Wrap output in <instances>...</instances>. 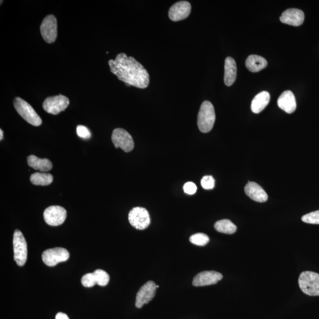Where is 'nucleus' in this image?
<instances>
[{"instance_id": "obj_1", "label": "nucleus", "mask_w": 319, "mask_h": 319, "mask_svg": "<svg viewBox=\"0 0 319 319\" xmlns=\"http://www.w3.org/2000/svg\"><path fill=\"white\" fill-rule=\"evenodd\" d=\"M110 70L113 74L128 86L145 89L150 83L148 71L134 58L128 57L126 54H120L115 60L108 62Z\"/></svg>"}, {"instance_id": "obj_2", "label": "nucleus", "mask_w": 319, "mask_h": 319, "mask_svg": "<svg viewBox=\"0 0 319 319\" xmlns=\"http://www.w3.org/2000/svg\"><path fill=\"white\" fill-rule=\"evenodd\" d=\"M216 115L212 104L205 100L200 106L198 116V126L202 132L211 131L216 122Z\"/></svg>"}, {"instance_id": "obj_3", "label": "nucleus", "mask_w": 319, "mask_h": 319, "mask_svg": "<svg viewBox=\"0 0 319 319\" xmlns=\"http://www.w3.org/2000/svg\"><path fill=\"white\" fill-rule=\"evenodd\" d=\"M14 108L18 114L30 124L38 126L42 124V120L36 110L28 102L20 97L14 100Z\"/></svg>"}, {"instance_id": "obj_4", "label": "nucleus", "mask_w": 319, "mask_h": 319, "mask_svg": "<svg viewBox=\"0 0 319 319\" xmlns=\"http://www.w3.org/2000/svg\"><path fill=\"white\" fill-rule=\"evenodd\" d=\"M298 285L304 294L311 296H319V274L312 272L301 273Z\"/></svg>"}, {"instance_id": "obj_5", "label": "nucleus", "mask_w": 319, "mask_h": 319, "mask_svg": "<svg viewBox=\"0 0 319 319\" xmlns=\"http://www.w3.org/2000/svg\"><path fill=\"white\" fill-rule=\"evenodd\" d=\"M14 259L18 266H24L28 258L27 242L21 231L16 230L13 236Z\"/></svg>"}, {"instance_id": "obj_6", "label": "nucleus", "mask_w": 319, "mask_h": 319, "mask_svg": "<svg viewBox=\"0 0 319 319\" xmlns=\"http://www.w3.org/2000/svg\"><path fill=\"white\" fill-rule=\"evenodd\" d=\"M130 224L138 230H144L150 224V217L144 208L136 207L130 210L128 214Z\"/></svg>"}, {"instance_id": "obj_7", "label": "nucleus", "mask_w": 319, "mask_h": 319, "mask_svg": "<svg viewBox=\"0 0 319 319\" xmlns=\"http://www.w3.org/2000/svg\"><path fill=\"white\" fill-rule=\"evenodd\" d=\"M70 105V100L63 95L50 96L44 100L43 108L46 112L57 115L64 112Z\"/></svg>"}, {"instance_id": "obj_8", "label": "nucleus", "mask_w": 319, "mask_h": 319, "mask_svg": "<svg viewBox=\"0 0 319 319\" xmlns=\"http://www.w3.org/2000/svg\"><path fill=\"white\" fill-rule=\"evenodd\" d=\"M70 256L68 250L58 247L46 250L42 254V258L46 265L54 266L58 263L66 262Z\"/></svg>"}, {"instance_id": "obj_9", "label": "nucleus", "mask_w": 319, "mask_h": 319, "mask_svg": "<svg viewBox=\"0 0 319 319\" xmlns=\"http://www.w3.org/2000/svg\"><path fill=\"white\" fill-rule=\"evenodd\" d=\"M112 138L116 148H121L125 152H131L134 148V142L132 138L125 130L115 129L112 132Z\"/></svg>"}, {"instance_id": "obj_10", "label": "nucleus", "mask_w": 319, "mask_h": 319, "mask_svg": "<svg viewBox=\"0 0 319 319\" xmlns=\"http://www.w3.org/2000/svg\"><path fill=\"white\" fill-rule=\"evenodd\" d=\"M40 32L44 40L52 44L56 40L58 35L57 19L54 15L46 16L40 26Z\"/></svg>"}, {"instance_id": "obj_11", "label": "nucleus", "mask_w": 319, "mask_h": 319, "mask_svg": "<svg viewBox=\"0 0 319 319\" xmlns=\"http://www.w3.org/2000/svg\"><path fill=\"white\" fill-rule=\"evenodd\" d=\"M44 216L46 223L48 226H60L66 220L67 212L63 207L51 206L44 210Z\"/></svg>"}, {"instance_id": "obj_12", "label": "nucleus", "mask_w": 319, "mask_h": 319, "mask_svg": "<svg viewBox=\"0 0 319 319\" xmlns=\"http://www.w3.org/2000/svg\"><path fill=\"white\" fill-rule=\"evenodd\" d=\"M156 283L152 281H149L143 285L136 294V306L138 308H142L143 306L148 304L156 295Z\"/></svg>"}, {"instance_id": "obj_13", "label": "nucleus", "mask_w": 319, "mask_h": 319, "mask_svg": "<svg viewBox=\"0 0 319 319\" xmlns=\"http://www.w3.org/2000/svg\"><path fill=\"white\" fill-rule=\"evenodd\" d=\"M190 2L181 1L176 2L168 11V17L174 22H178L188 18L191 12Z\"/></svg>"}, {"instance_id": "obj_14", "label": "nucleus", "mask_w": 319, "mask_h": 319, "mask_svg": "<svg viewBox=\"0 0 319 319\" xmlns=\"http://www.w3.org/2000/svg\"><path fill=\"white\" fill-rule=\"evenodd\" d=\"M223 276L220 273L214 271H206L198 273L194 276L193 285L196 287L216 284L221 280Z\"/></svg>"}, {"instance_id": "obj_15", "label": "nucleus", "mask_w": 319, "mask_h": 319, "mask_svg": "<svg viewBox=\"0 0 319 319\" xmlns=\"http://www.w3.org/2000/svg\"><path fill=\"white\" fill-rule=\"evenodd\" d=\"M280 20L282 24L292 26H300L304 24V14L301 10L289 8L282 13Z\"/></svg>"}, {"instance_id": "obj_16", "label": "nucleus", "mask_w": 319, "mask_h": 319, "mask_svg": "<svg viewBox=\"0 0 319 319\" xmlns=\"http://www.w3.org/2000/svg\"><path fill=\"white\" fill-rule=\"evenodd\" d=\"M244 190L247 196L257 202H265L268 200V194L256 182H249Z\"/></svg>"}, {"instance_id": "obj_17", "label": "nucleus", "mask_w": 319, "mask_h": 319, "mask_svg": "<svg viewBox=\"0 0 319 319\" xmlns=\"http://www.w3.org/2000/svg\"><path fill=\"white\" fill-rule=\"evenodd\" d=\"M278 104L280 108L288 114L294 113L297 108L295 96L290 90H286L281 94Z\"/></svg>"}, {"instance_id": "obj_18", "label": "nucleus", "mask_w": 319, "mask_h": 319, "mask_svg": "<svg viewBox=\"0 0 319 319\" xmlns=\"http://www.w3.org/2000/svg\"><path fill=\"white\" fill-rule=\"evenodd\" d=\"M237 68L235 60L232 58L227 57L224 60V82L230 86L236 82Z\"/></svg>"}, {"instance_id": "obj_19", "label": "nucleus", "mask_w": 319, "mask_h": 319, "mask_svg": "<svg viewBox=\"0 0 319 319\" xmlns=\"http://www.w3.org/2000/svg\"><path fill=\"white\" fill-rule=\"evenodd\" d=\"M268 65V61L265 58L256 54L250 55L247 58L246 62L247 69L253 73L258 72L265 69Z\"/></svg>"}, {"instance_id": "obj_20", "label": "nucleus", "mask_w": 319, "mask_h": 319, "mask_svg": "<svg viewBox=\"0 0 319 319\" xmlns=\"http://www.w3.org/2000/svg\"><path fill=\"white\" fill-rule=\"evenodd\" d=\"M28 162L30 168L44 172L51 170L53 167L50 160L38 158L34 155L28 156Z\"/></svg>"}, {"instance_id": "obj_21", "label": "nucleus", "mask_w": 319, "mask_h": 319, "mask_svg": "<svg viewBox=\"0 0 319 319\" xmlns=\"http://www.w3.org/2000/svg\"><path fill=\"white\" fill-rule=\"evenodd\" d=\"M270 100V95L266 91L260 92L254 97L252 102V112L255 114H258L262 112L268 106Z\"/></svg>"}, {"instance_id": "obj_22", "label": "nucleus", "mask_w": 319, "mask_h": 319, "mask_svg": "<svg viewBox=\"0 0 319 319\" xmlns=\"http://www.w3.org/2000/svg\"><path fill=\"white\" fill-rule=\"evenodd\" d=\"M53 180V176L50 174H46V172H34L30 176L31 183L37 186L50 185Z\"/></svg>"}, {"instance_id": "obj_23", "label": "nucleus", "mask_w": 319, "mask_h": 319, "mask_svg": "<svg viewBox=\"0 0 319 319\" xmlns=\"http://www.w3.org/2000/svg\"><path fill=\"white\" fill-rule=\"evenodd\" d=\"M214 226L218 232L226 234H233L237 230L236 224L228 220H218Z\"/></svg>"}, {"instance_id": "obj_24", "label": "nucleus", "mask_w": 319, "mask_h": 319, "mask_svg": "<svg viewBox=\"0 0 319 319\" xmlns=\"http://www.w3.org/2000/svg\"><path fill=\"white\" fill-rule=\"evenodd\" d=\"M95 276L96 284L100 286H106L108 284L110 276L108 273L102 270H96L94 272Z\"/></svg>"}, {"instance_id": "obj_25", "label": "nucleus", "mask_w": 319, "mask_h": 319, "mask_svg": "<svg viewBox=\"0 0 319 319\" xmlns=\"http://www.w3.org/2000/svg\"><path fill=\"white\" fill-rule=\"evenodd\" d=\"M190 242L198 246H206L210 242V238L206 234L198 233L190 237Z\"/></svg>"}, {"instance_id": "obj_26", "label": "nucleus", "mask_w": 319, "mask_h": 319, "mask_svg": "<svg viewBox=\"0 0 319 319\" xmlns=\"http://www.w3.org/2000/svg\"><path fill=\"white\" fill-rule=\"evenodd\" d=\"M302 220L305 223L319 224V210L305 214Z\"/></svg>"}, {"instance_id": "obj_27", "label": "nucleus", "mask_w": 319, "mask_h": 319, "mask_svg": "<svg viewBox=\"0 0 319 319\" xmlns=\"http://www.w3.org/2000/svg\"><path fill=\"white\" fill-rule=\"evenodd\" d=\"M82 284L86 288H92L96 284L95 276L94 273H88L84 274L81 280Z\"/></svg>"}, {"instance_id": "obj_28", "label": "nucleus", "mask_w": 319, "mask_h": 319, "mask_svg": "<svg viewBox=\"0 0 319 319\" xmlns=\"http://www.w3.org/2000/svg\"><path fill=\"white\" fill-rule=\"evenodd\" d=\"M214 179L211 176H205L201 180V185L204 190H212L214 186Z\"/></svg>"}, {"instance_id": "obj_29", "label": "nucleus", "mask_w": 319, "mask_h": 319, "mask_svg": "<svg viewBox=\"0 0 319 319\" xmlns=\"http://www.w3.org/2000/svg\"><path fill=\"white\" fill-rule=\"evenodd\" d=\"M76 133L80 138L84 139H89L91 138L90 130L84 126H78L76 128Z\"/></svg>"}, {"instance_id": "obj_30", "label": "nucleus", "mask_w": 319, "mask_h": 319, "mask_svg": "<svg viewBox=\"0 0 319 319\" xmlns=\"http://www.w3.org/2000/svg\"><path fill=\"white\" fill-rule=\"evenodd\" d=\"M184 190L186 194H194L197 191V186L193 182H187L184 186Z\"/></svg>"}, {"instance_id": "obj_31", "label": "nucleus", "mask_w": 319, "mask_h": 319, "mask_svg": "<svg viewBox=\"0 0 319 319\" xmlns=\"http://www.w3.org/2000/svg\"><path fill=\"white\" fill-rule=\"evenodd\" d=\"M55 318L56 319H70L69 317L68 316L67 314H64V313H62V312H60V313H58L56 316V318Z\"/></svg>"}, {"instance_id": "obj_32", "label": "nucleus", "mask_w": 319, "mask_h": 319, "mask_svg": "<svg viewBox=\"0 0 319 319\" xmlns=\"http://www.w3.org/2000/svg\"><path fill=\"white\" fill-rule=\"evenodd\" d=\"M2 139H3V132H2V130L1 129L0 130V140H2Z\"/></svg>"}]
</instances>
